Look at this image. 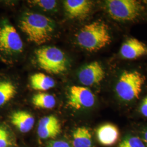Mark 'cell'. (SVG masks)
Returning a JSON list of instances; mask_svg holds the SVG:
<instances>
[{"instance_id":"obj_1","label":"cell","mask_w":147,"mask_h":147,"mask_svg":"<svg viewBox=\"0 0 147 147\" xmlns=\"http://www.w3.org/2000/svg\"><path fill=\"white\" fill-rule=\"evenodd\" d=\"M19 27L28 41L37 45L50 40L55 31V24L51 19L33 12L23 14L19 22Z\"/></svg>"},{"instance_id":"obj_2","label":"cell","mask_w":147,"mask_h":147,"mask_svg":"<svg viewBox=\"0 0 147 147\" xmlns=\"http://www.w3.org/2000/svg\"><path fill=\"white\" fill-rule=\"evenodd\" d=\"M76 38L79 46L90 52L100 50L111 42L109 27L101 21L84 25L79 31Z\"/></svg>"},{"instance_id":"obj_3","label":"cell","mask_w":147,"mask_h":147,"mask_svg":"<svg viewBox=\"0 0 147 147\" xmlns=\"http://www.w3.org/2000/svg\"><path fill=\"white\" fill-rule=\"evenodd\" d=\"M24 51V43L20 36L10 22L0 24V57L9 62Z\"/></svg>"},{"instance_id":"obj_4","label":"cell","mask_w":147,"mask_h":147,"mask_svg":"<svg viewBox=\"0 0 147 147\" xmlns=\"http://www.w3.org/2000/svg\"><path fill=\"white\" fill-rule=\"evenodd\" d=\"M35 57L39 67L49 73L60 74L65 72L67 69L66 56L57 47H40L36 50Z\"/></svg>"},{"instance_id":"obj_5","label":"cell","mask_w":147,"mask_h":147,"mask_svg":"<svg viewBox=\"0 0 147 147\" xmlns=\"http://www.w3.org/2000/svg\"><path fill=\"white\" fill-rule=\"evenodd\" d=\"M145 78L137 71H124L121 74L115 90L118 97L125 101H131L139 98Z\"/></svg>"},{"instance_id":"obj_6","label":"cell","mask_w":147,"mask_h":147,"mask_svg":"<svg viewBox=\"0 0 147 147\" xmlns=\"http://www.w3.org/2000/svg\"><path fill=\"white\" fill-rule=\"evenodd\" d=\"M111 17L118 21H131L140 14L141 5L135 0H109L106 2Z\"/></svg>"},{"instance_id":"obj_7","label":"cell","mask_w":147,"mask_h":147,"mask_svg":"<svg viewBox=\"0 0 147 147\" xmlns=\"http://www.w3.org/2000/svg\"><path fill=\"white\" fill-rule=\"evenodd\" d=\"M95 101L94 94L86 87L73 86L69 89L67 103L73 109H88L94 105Z\"/></svg>"},{"instance_id":"obj_8","label":"cell","mask_w":147,"mask_h":147,"mask_svg":"<svg viewBox=\"0 0 147 147\" xmlns=\"http://www.w3.org/2000/svg\"><path fill=\"white\" fill-rule=\"evenodd\" d=\"M105 71L99 62L94 61L81 69L78 74L80 82L85 86L99 84L104 79Z\"/></svg>"},{"instance_id":"obj_9","label":"cell","mask_w":147,"mask_h":147,"mask_svg":"<svg viewBox=\"0 0 147 147\" xmlns=\"http://www.w3.org/2000/svg\"><path fill=\"white\" fill-rule=\"evenodd\" d=\"M61 131V125L57 117L53 115L42 117L39 121L37 132L42 139L53 138Z\"/></svg>"},{"instance_id":"obj_10","label":"cell","mask_w":147,"mask_h":147,"mask_svg":"<svg viewBox=\"0 0 147 147\" xmlns=\"http://www.w3.org/2000/svg\"><path fill=\"white\" fill-rule=\"evenodd\" d=\"M64 9L69 17L73 19H84L92 10V2L87 0H67Z\"/></svg>"},{"instance_id":"obj_11","label":"cell","mask_w":147,"mask_h":147,"mask_svg":"<svg viewBox=\"0 0 147 147\" xmlns=\"http://www.w3.org/2000/svg\"><path fill=\"white\" fill-rule=\"evenodd\" d=\"M121 56L127 59H135L147 55V46L136 38H130L123 44Z\"/></svg>"},{"instance_id":"obj_12","label":"cell","mask_w":147,"mask_h":147,"mask_svg":"<svg viewBox=\"0 0 147 147\" xmlns=\"http://www.w3.org/2000/svg\"><path fill=\"white\" fill-rule=\"evenodd\" d=\"M18 93L16 81L7 76L0 77V109L13 100Z\"/></svg>"},{"instance_id":"obj_13","label":"cell","mask_w":147,"mask_h":147,"mask_svg":"<svg viewBox=\"0 0 147 147\" xmlns=\"http://www.w3.org/2000/svg\"><path fill=\"white\" fill-rule=\"evenodd\" d=\"M11 122L19 131L22 133H27L33 128L35 119L33 116L27 111H16L11 114Z\"/></svg>"},{"instance_id":"obj_14","label":"cell","mask_w":147,"mask_h":147,"mask_svg":"<svg viewBox=\"0 0 147 147\" xmlns=\"http://www.w3.org/2000/svg\"><path fill=\"white\" fill-rule=\"evenodd\" d=\"M97 138L100 143L105 146H111L118 141L119 131L117 126L111 124L100 126L96 131Z\"/></svg>"},{"instance_id":"obj_15","label":"cell","mask_w":147,"mask_h":147,"mask_svg":"<svg viewBox=\"0 0 147 147\" xmlns=\"http://www.w3.org/2000/svg\"><path fill=\"white\" fill-rule=\"evenodd\" d=\"M30 84L32 89L38 91H47L55 86V81L47 75L38 73L32 75L30 78Z\"/></svg>"},{"instance_id":"obj_16","label":"cell","mask_w":147,"mask_h":147,"mask_svg":"<svg viewBox=\"0 0 147 147\" xmlns=\"http://www.w3.org/2000/svg\"><path fill=\"white\" fill-rule=\"evenodd\" d=\"M74 147H92V136L88 128L81 126L76 128L73 134Z\"/></svg>"},{"instance_id":"obj_17","label":"cell","mask_w":147,"mask_h":147,"mask_svg":"<svg viewBox=\"0 0 147 147\" xmlns=\"http://www.w3.org/2000/svg\"><path fill=\"white\" fill-rule=\"evenodd\" d=\"M32 102L33 105L39 109H52L56 106V100L53 95L39 92L33 96Z\"/></svg>"},{"instance_id":"obj_18","label":"cell","mask_w":147,"mask_h":147,"mask_svg":"<svg viewBox=\"0 0 147 147\" xmlns=\"http://www.w3.org/2000/svg\"><path fill=\"white\" fill-rule=\"evenodd\" d=\"M118 147H146V146L140 137L129 136L125 137L119 143Z\"/></svg>"},{"instance_id":"obj_19","label":"cell","mask_w":147,"mask_h":147,"mask_svg":"<svg viewBox=\"0 0 147 147\" xmlns=\"http://www.w3.org/2000/svg\"><path fill=\"white\" fill-rule=\"evenodd\" d=\"M30 3L37 5L45 11H53L57 6V2L51 0H36L29 1Z\"/></svg>"},{"instance_id":"obj_20","label":"cell","mask_w":147,"mask_h":147,"mask_svg":"<svg viewBox=\"0 0 147 147\" xmlns=\"http://www.w3.org/2000/svg\"><path fill=\"white\" fill-rule=\"evenodd\" d=\"M12 140L9 132L4 126L0 125V147H9Z\"/></svg>"},{"instance_id":"obj_21","label":"cell","mask_w":147,"mask_h":147,"mask_svg":"<svg viewBox=\"0 0 147 147\" xmlns=\"http://www.w3.org/2000/svg\"><path fill=\"white\" fill-rule=\"evenodd\" d=\"M47 147H72L66 141L62 140L52 141L47 144Z\"/></svg>"},{"instance_id":"obj_22","label":"cell","mask_w":147,"mask_h":147,"mask_svg":"<svg viewBox=\"0 0 147 147\" xmlns=\"http://www.w3.org/2000/svg\"><path fill=\"white\" fill-rule=\"evenodd\" d=\"M140 112L143 116L147 118V96L142 101L140 107Z\"/></svg>"},{"instance_id":"obj_23","label":"cell","mask_w":147,"mask_h":147,"mask_svg":"<svg viewBox=\"0 0 147 147\" xmlns=\"http://www.w3.org/2000/svg\"><path fill=\"white\" fill-rule=\"evenodd\" d=\"M143 141L144 142L146 147H147V130L143 132Z\"/></svg>"},{"instance_id":"obj_24","label":"cell","mask_w":147,"mask_h":147,"mask_svg":"<svg viewBox=\"0 0 147 147\" xmlns=\"http://www.w3.org/2000/svg\"><path fill=\"white\" fill-rule=\"evenodd\" d=\"M144 2H145V3H147V1H144Z\"/></svg>"}]
</instances>
